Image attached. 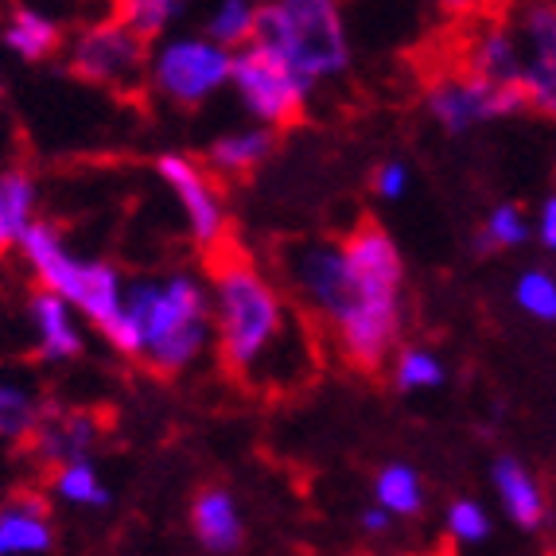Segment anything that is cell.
Segmentation results:
<instances>
[{"label": "cell", "mask_w": 556, "mask_h": 556, "mask_svg": "<svg viewBox=\"0 0 556 556\" xmlns=\"http://www.w3.org/2000/svg\"><path fill=\"white\" fill-rule=\"evenodd\" d=\"M156 172L167 184V191L176 195L191 241H195L199 250H218L226 241V203L218 195L211 167L191 156L167 152V156L156 160Z\"/></svg>", "instance_id": "8fae6325"}, {"label": "cell", "mask_w": 556, "mask_h": 556, "mask_svg": "<svg viewBox=\"0 0 556 556\" xmlns=\"http://www.w3.org/2000/svg\"><path fill=\"white\" fill-rule=\"evenodd\" d=\"M55 548V521L39 494H16L0 506V556H39Z\"/></svg>", "instance_id": "4fadbf2b"}, {"label": "cell", "mask_w": 556, "mask_h": 556, "mask_svg": "<svg viewBox=\"0 0 556 556\" xmlns=\"http://www.w3.org/2000/svg\"><path fill=\"white\" fill-rule=\"evenodd\" d=\"M98 444V420L90 413H63V408H47L39 420L36 437L28 440L31 455L51 471L66 459H83Z\"/></svg>", "instance_id": "9a60e30c"}, {"label": "cell", "mask_w": 556, "mask_h": 556, "mask_svg": "<svg viewBox=\"0 0 556 556\" xmlns=\"http://www.w3.org/2000/svg\"><path fill=\"white\" fill-rule=\"evenodd\" d=\"M233 51L211 36H172L149 55V86L176 105H199L230 83Z\"/></svg>", "instance_id": "52a82bcc"}, {"label": "cell", "mask_w": 556, "mask_h": 556, "mask_svg": "<svg viewBox=\"0 0 556 556\" xmlns=\"http://www.w3.org/2000/svg\"><path fill=\"white\" fill-rule=\"evenodd\" d=\"M20 253L28 261V269L36 273L39 288H51L59 296H66L78 307V316L90 319L102 339L117 354L129 358L132 354V331L129 316H125V280L113 265L105 261H83L71 253L63 233L51 223H31L28 233L20 238Z\"/></svg>", "instance_id": "277c9868"}, {"label": "cell", "mask_w": 556, "mask_h": 556, "mask_svg": "<svg viewBox=\"0 0 556 556\" xmlns=\"http://www.w3.org/2000/svg\"><path fill=\"white\" fill-rule=\"evenodd\" d=\"M482 0H440V9L452 12V16H475Z\"/></svg>", "instance_id": "d6a6232c"}, {"label": "cell", "mask_w": 556, "mask_h": 556, "mask_svg": "<svg viewBox=\"0 0 556 556\" xmlns=\"http://www.w3.org/2000/svg\"><path fill=\"white\" fill-rule=\"evenodd\" d=\"M43 413H47V405L39 401L36 390L20 386V381L0 378V440L28 444V440L36 437Z\"/></svg>", "instance_id": "7402d4cb"}, {"label": "cell", "mask_w": 556, "mask_h": 556, "mask_svg": "<svg viewBox=\"0 0 556 556\" xmlns=\"http://www.w3.org/2000/svg\"><path fill=\"white\" fill-rule=\"evenodd\" d=\"M187 0H121V12L117 16L129 24L137 36L144 39H160L167 36V28L184 16Z\"/></svg>", "instance_id": "4316f807"}, {"label": "cell", "mask_w": 556, "mask_h": 556, "mask_svg": "<svg viewBox=\"0 0 556 556\" xmlns=\"http://www.w3.org/2000/svg\"><path fill=\"white\" fill-rule=\"evenodd\" d=\"M514 300L526 316L541 319V324H556V277L545 269H529L514 285Z\"/></svg>", "instance_id": "83f0119b"}, {"label": "cell", "mask_w": 556, "mask_h": 556, "mask_svg": "<svg viewBox=\"0 0 556 556\" xmlns=\"http://www.w3.org/2000/svg\"><path fill=\"white\" fill-rule=\"evenodd\" d=\"M390 370H393V386L401 393H428V390H440L447 381L444 362L432 351H425V346H397L390 354Z\"/></svg>", "instance_id": "cb8c5ba5"}, {"label": "cell", "mask_w": 556, "mask_h": 556, "mask_svg": "<svg viewBox=\"0 0 556 556\" xmlns=\"http://www.w3.org/2000/svg\"><path fill=\"white\" fill-rule=\"evenodd\" d=\"M0 39H4V47H9L12 55L24 59V63H43V59H51L59 47H63V28L36 9H12V16L4 20Z\"/></svg>", "instance_id": "d6986e66"}, {"label": "cell", "mask_w": 556, "mask_h": 556, "mask_svg": "<svg viewBox=\"0 0 556 556\" xmlns=\"http://www.w3.org/2000/svg\"><path fill=\"white\" fill-rule=\"evenodd\" d=\"M447 538L455 541V545H486L491 541V514L482 510L475 498H455L452 506H447Z\"/></svg>", "instance_id": "f1b7e54d"}, {"label": "cell", "mask_w": 556, "mask_h": 556, "mask_svg": "<svg viewBox=\"0 0 556 556\" xmlns=\"http://www.w3.org/2000/svg\"><path fill=\"white\" fill-rule=\"evenodd\" d=\"M428 113L440 129H447L452 137L459 132H471L479 125L494 117H510L518 110H529L521 86H502L491 78H479L471 71H459V75H444L428 86Z\"/></svg>", "instance_id": "9c48e42d"}, {"label": "cell", "mask_w": 556, "mask_h": 556, "mask_svg": "<svg viewBox=\"0 0 556 556\" xmlns=\"http://www.w3.org/2000/svg\"><path fill=\"white\" fill-rule=\"evenodd\" d=\"M273 149H277V129L257 121V125H245V129H233L214 140L211 149H206V167H211L214 176L245 179L273 156Z\"/></svg>", "instance_id": "ac0fdd59"}, {"label": "cell", "mask_w": 556, "mask_h": 556, "mask_svg": "<svg viewBox=\"0 0 556 556\" xmlns=\"http://www.w3.org/2000/svg\"><path fill=\"white\" fill-rule=\"evenodd\" d=\"M230 86L238 90L241 105L250 110V117L261 121V125H273V129H285V125L304 117L307 102H312V90H316L312 78L300 75L296 66L288 63V59H280L261 39L233 47Z\"/></svg>", "instance_id": "8992f818"}, {"label": "cell", "mask_w": 556, "mask_h": 556, "mask_svg": "<svg viewBox=\"0 0 556 556\" xmlns=\"http://www.w3.org/2000/svg\"><path fill=\"white\" fill-rule=\"evenodd\" d=\"M533 233L545 245L548 253H556V195H548L538 211V223H533Z\"/></svg>", "instance_id": "4dcf8cb0"}, {"label": "cell", "mask_w": 556, "mask_h": 556, "mask_svg": "<svg viewBox=\"0 0 556 556\" xmlns=\"http://www.w3.org/2000/svg\"><path fill=\"white\" fill-rule=\"evenodd\" d=\"M494 494H498V506L502 514L514 521L518 529H529V533H538L548 518V502L545 491H541V482L533 479L526 464L510 459V455H502L498 464H494Z\"/></svg>", "instance_id": "2e32d148"}, {"label": "cell", "mask_w": 556, "mask_h": 556, "mask_svg": "<svg viewBox=\"0 0 556 556\" xmlns=\"http://www.w3.org/2000/svg\"><path fill=\"white\" fill-rule=\"evenodd\" d=\"M0 90H4V83H0Z\"/></svg>", "instance_id": "836d02e7"}, {"label": "cell", "mask_w": 556, "mask_h": 556, "mask_svg": "<svg viewBox=\"0 0 556 556\" xmlns=\"http://www.w3.org/2000/svg\"><path fill=\"white\" fill-rule=\"evenodd\" d=\"M28 319L36 331V351L43 362H71L83 354V324H78V307L66 296L39 288L28 300Z\"/></svg>", "instance_id": "7c38bea8"}, {"label": "cell", "mask_w": 556, "mask_h": 556, "mask_svg": "<svg viewBox=\"0 0 556 556\" xmlns=\"http://www.w3.org/2000/svg\"><path fill=\"white\" fill-rule=\"evenodd\" d=\"M253 39L273 47L316 86L351 66V39L339 0H261Z\"/></svg>", "instance_id": "5b68a950"}, {"label": "cell", "mask_w": 556, "mask_h": 556, "mask_svg": "<svg viewBox=\"0 0 556 556\" xmlns=\"http://www.w3.org/2000/svg\"><path fill=\"white\" fill-rule=\"evenodd\" d=\"M374 502L386 506L393 518H417L425 510V482L408 464L381 467L374 479Z\"/></svg>", "instance_id": "603a6c76"}, {"label": "cell", "mask_w": 556, "mask_h": 556, "mask_svg": "<svg viewBox=\"0 0 556 556\" xmlns=\"http://www.w3.org/2000/svg\"><path fill=\"white\" fill-rule=\"evenodd\" d=\"M71 71L93 86L117 93H137L149 83V51H144V36L125 24V20H102L93 28L78 31L71 51Z\"/></svg>", "instance_id": "ba28073f"}, {"label": "cell", "mask_w": 556, "mask_h": 556, "mask_svg": "<svg viewBox=\"0 0 556 556\" xmlns=\"http://www.w3.org/2000/svg\"><path fill=\"white\" fill-rule=\"evenodd\" d=\"M464 71L479 78H491L502 86H518L521 78V47L514 36L510 20H486L467 36Z\"/></svg>", "instance_id": "5bb4252c"}, {"label": "cell", "mask_w": 556, "mask_h": 556, "mask_svg": "<svg viewBox=\"0 0 556 556\" xmlns=\"http://www.w3.org/2000/svg\"><path fill=\"white\" fill-rule=\"evenodd\" d=\"M51 498L66 502V506H83V510H105L110 486L90 455H83V459H66V464L51 467Z\"/></svg>", "instance_id": "44dd1931"}, {"label": "cell", "mask_w": 556, "mask_h": 556, "mask_svg": "<svg viewBox=\"0 0 556 556\" xmlns=\"http://www.w3.org/2000/svg\"><path fill=\"white\" fill-rule=\"evenodd\" d=\"M211 253L214 346L226 370L241 386L269 393L312 378V331L277 280L265 277L250 257L223 253V245Z\"/></svg>", "instance_id": "6da1fadb"}, {"label": "cell", "mask_w": 556, "mask_h": 556, "mask_svg": "<svg viewBox=\"0 0 556 556\" xmlns=\"http://www.w3.org/2000/svg\"><path fill=\"white\" fill-rule=\"evenodd\" d=\"M393 521H397V518H393L386 506H378V502H374V506H366V510H362L358 526H362V533H366V538H386V533L393 529Z\"/></svg>", "instance_id": "1f68e13d"}, {"label": "cell", "mask_w": 556, "mask_h": 556, "mask_svg": "<svg viewBox=\"0 0 556 556\" xmlns=\"http://www.w3.org/2000/svg\"><path fill=\"white\" fill-rule=\"evenodd\" d=\"M191 529L206 553H238L245 545V521L233 494L223 486H211L191 502Z\"/></svg>", "instance_id": "e0dca14e"}, {"label": "cell", "mask_w": 556, "mask_h": 556, "mask_svg": "<svg viewBox=\"0 0 556 556\" xmlns=\"http://www.w3.org/2000/svg\"><path fill=\"white\" fill-rule=\"evenodd\" d=\"M257 12H261V0H218L206 20V36L218 39L223 47H241L250 43L253 31H257Z\"/></svg>", "instance_id": "d4e9b609"}, {"label": "cell", "mask_w": 556, "mask_h": 556, "mask_svg": "<svg viewBox=\"0 0 556 556\" xmlns=\"http://www.w3.org/2000/svg\"><path fill=\"white\" fill-rule=\"evenodd\" d=\"M346 292L327 319L334 346L358 370H381L401 339V288L405 261L397 241L374 223L346 233Z\"/></svg>", "instance_id": "7a4b0ae2"}, {"label": "cell", "mask_w": 556, "mask_h": 556, "mask_svg": "<svg viewBox=\"0 0 556 556\" xmlns=\"http://www.w3.org/2000/svg\"><path fill=\"white\" fill-rule=\"evenodd\" d=\"M510 28L521 47V93L526 105L556 117V0H518Z\"/></svg>", "instance_id": "30bf717a"}, {"label": "cell", "mask_w": 556, "mask_h": 556, "mask_svg": "<svg viewBox=\"0 0 556 556\" xmlns=\"http://www.w3.org/2000/svg\"><path fill=\"white\" fill-rule=\"evenodd\" d=\"M374 191H378V199H386V203H397V199H405L408 167L401 164V160H386V164L374 172Z\"/></svg>", "instance_id": "f546056e"}, {"label": "cell", "mask_w": 556, "mask_h": 556, "mask_svg": "<svg viewBox=\"0 0 556 556\" xmlns=\"http://www.w3.org/2000/svg\"><path fill=\"white\" fill-rule=\"evenodd\" d=\"M125 316L132 331L129 358L164 378L191 370L214 343L211 288L191 273L125 280Z\"/></svg>", "instance_id": "3957f363"}, {"label": "cell", "mask_w": 556, "mask_h": 556, "mask_svg": "<svg viewBox=\"0 0 556 556\" xmlns=\"http://www.w3.org/2000/svg\"><path fill=\"white\" fill-rule=\"evenodd\" d=\"M39 191L24 172H0V253L20 250V238L36 223Z\"/></svg>", "instance_id": "ffe728a7"}, {"label": "cell", "mask_w": 556, "mask_h": 556, "mask_svg": "<svg viewBox=\"0 0 556 556\" xmlns=\"http://www.w3.org/2000/svg\"><path fill=\"white\" fill-rule=\"evenodd\" d=\"M529 218L521 206L514 203H498L491 214H486V223H482L479 238H475V250L479 253H494V250H518L529 241Z\"/></svg>", "instance_id": "484cf974"}]
</instances>
